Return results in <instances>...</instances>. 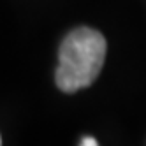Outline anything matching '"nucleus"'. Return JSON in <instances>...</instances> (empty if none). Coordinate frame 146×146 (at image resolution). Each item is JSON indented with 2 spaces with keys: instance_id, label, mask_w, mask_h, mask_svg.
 Here are the masks:
<instances>
[{
  "instance_id": "nucleus-1",
  "label": "nucleus",
  "mask_w": 146,
  "mask_h": 146,
  "mask_svg": "<svg viewBox=\"0 0 146 146\" xmlns=\"http://www.w3.org/2000/svg\"><path fill=\"white\" fill-rule=\"evenodd\" d=\"M108 44L100 32L79 27L64 39L58 51L56 86L64 93H76L90 86L100 74Z\"/></svg>"
},
{
  "instance_id": "nucleus-2",
  "label": "nucleus",
  "mask_w": 146,
  "mask_h": 146,
  "mask_svg": "<svg viewBox=\"0 0 146 146\" xmlns=\"http://www.w3.org/2000/svg\"><path fill=\"white\" fill-rule=\"evenodd\" d=\"M79 144L81 146H97L99 143H97V139H93V137H83L79 141Z\"/></svg>"
},
{
  "instance_id": "nucleus-3",
  "label": "nucleus",
  "mask_w": 146,
  "mask_h": 146,
  "mask_svg": "<svg viewBox=\"0 0 146 146\" xmlns=\"http://www.w3.org/2000/svg\"><path fill=\"white\" fill-rule=\"evenodd\" d=\"M0 143H2V139H0Z\"/></svg>"
}]
</instances>
